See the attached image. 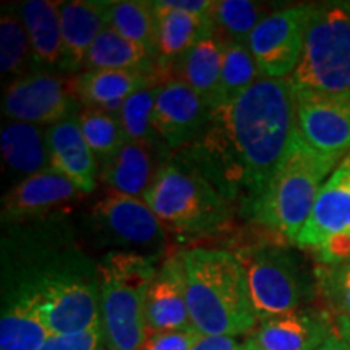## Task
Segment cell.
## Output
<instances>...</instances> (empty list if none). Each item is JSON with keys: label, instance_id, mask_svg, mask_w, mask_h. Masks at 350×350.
Returning a JSON list of instances; mask_svg holds the SVG:
<instances>
[{"label": "cell", "instance_id": "obj_1", "mask_svg": "<svg viewBox=\"0 0 350 350\" xmlns=\"http://www.w3.org/2000/svg\"><path fill=\"white\" fill-rule=\"evenodd\" d=\"M295 130L291 80L262 77L240 98L213 111L203 137L180 157L253 216Z\"/></svg>", "mask_w": 350, "mask_h": 350}, {"label": "cell", "instance_id": "obj_2", "mask_svg": "<svg viewBox=\"0 0 350 350\" xmlns=\"http://www.w3.org/2000/svg\"><path fill=\"white\" fill-rule=\"evenodd\" d=\"M191 325L206 336L248 334L258 319L247 271L234 253L196 247L182 252Z\"/></svg>", "mask_w": 350, "mask_h": 350}, {"label": "cell", "instance_id": "obj_3", "mask_svg": "<svg viewBox=\"0 0 350 350\" xmlns=\"http://www.w3.org/2000/svg\"><path fill=\"white\" fill-rule=\"evenodd\" d=\"M342 159L313 150L297 129L286 156L253 211V219L281 237L297 242L319 190Z\"/></svg>", "mask_w": 350, "mask_h": 350}, {"label": "cell", "instance_id": "obj_4", "mask_svg": "<svg viewBox=\"0 0 350 350\" xmlns=\"http://www.w3.org/2000/svg\"><path fill=\"white\" fill-rule=\"evenodd\" d=\"M143 200L165 229L183 237H206L226 229L234 204L182 157L159 169Z\"/></svg>", "mask_w": 350, "mask_h": 350}, {"label": "cell", "instance_id": "obj_5", "mask_svg": "<svg viewBox=\"0 0 350 350\" xmlns=\"http://www.w3.org/2000/svg\"><path fill=\"white\" fill-rule=\"evenodd\" d=\"M156 256L113 250L98 266L100 326L107 350H142L148 338L144 304Z\"/></svg>", "mask_w": 350, "mask_h": 350}, {"label": "cell", "instance_id": "obj_6", "mask_svg": "<svg viewBox=\"0 0 350 350\" xmlns=\"http://www.w3.org/2000/svg\"><path fill=\"white\" fill-rule=\"evenodd\" d=\"M288 80L295 90L350 91V3L312 7L301 59Z\"/></svg>", "mask_w": 350, "mask_h": 350}, {"label": "cell", "instance_id": "obj_7", "mask_svg": "<svg viewBox=\"0 0 350 350\" xmlns=\"http://www.w3.org/2000/svg\"><path fill=\"white\" fill-rule=\"evenodd\" d=\"M16 295L33 301L52 334H78L100 326L99 281L77 269L21 284Z\"/></svg>", "mask_w": 350, "mask_h": 350}, {"label": "cell", "instance_id": "obj_8", "mask_svg": "<svg viewBox=\"0 0 350 350\" xmlns=\"http://www.w3.org/2000/svg\"><path fill=\"white\" fill-rule=\"evenodd\" d=\"M240 258V256H239ZM258 323L301 308L310 282L300 261L281 247H261L240 258Z\"/></svg>", "mask_w": 350, "mask_h": 350}, {"label": "cell", "instance_id": "obj_9", "mask_svg": "<svg viewBox=\"0 0 350 350\" xmlns=\"http://www.w3.org/2000/svg\"><path fill=\"white\" fill-rule=\"evenodd\" d=\"M88 226L103 245L154 256L165 243V227L143 198L111 193L91 208Z\"/></svg>", "mask_w": 350, "mask_h": 350}, {"label": "cell", "instance_id": "obj_10", "mask_svg": "<svg viewBox=\"0 0 350 350\" xmlns=\"http://www.w3.org/2000/svg\"><path fill=\"white\" fill-rule=\"evenodd\" d=\"M310 13V5L282 8L256 26L247 46L261 77L281 80L295 72L304 52Z\"/></svg>", "mask_w": 350, "mask_h": 350}, {"label": "cell", "instance_id": "obj_11", "mask_svg": "<svg viewBox=\"0 0 350 350\" xmlns=\"http://www.w3.org/2000/svg\"><path fill=\"white\" fill-rule=\"evenodd\" d=\"M72 83L49 72L26 73L12 81L3 93L2 111L7 119L33 125H55L75 116Z\"/></svg>", "mask_w": 350, "mask_h": 350}, {"label": "cell", "instance_id": "obj_12", "mask_svg": "<svg viewBox=\"0 0 350 350\" xmlns=\"http://www.w3.org/2000/svg\"><path fill=\"white\" fill-rule=\"evenodd\" d=\"M295 100L297 129L305 142L323 154L347 156L350 152V91L295 90Z\"/></svg>", "mask_w": 350, "mask_h": 350}, {"label": "cell", "instance_id": "obj_13", "mask_svg": "<svg viewBox=\"0 0 350 350\" xmlns=\"http://www.w3.org/2000/svg\"><path fill=\"white\" fill-rule=\"evenodd\" d=\"M211 109L187 83L165 80L156 98L152 126L167 151H182L203 137Z\"/></svg>", "mask_w": 350, "mask_h": 350}, {"label": "cell", "instance_id": "obj_14", "mask_svg": "<svg viewBox=\"0 0 350 350\" xmlns=\"http://www.w3.org/2000/svg\"><path fill=\"white\" fill-rule=\"evenodd\" d=\"M350 232V156L321 187L308 221L297 237L300 248L318 250L327 240Z\"/></svg>", "mask_w": 350, "mask_h": 350}, {"label": "cell", "instance_id": "obj_15", "mask_svg": "<svg viewBox=\"0 0 350 350\" xmlns=\"http://www.w3.org/2000/svg\"><path fill=\"white\" fill-rule=\"evenodd\" d=\"M144 317L148 334L193 327L188 312L182 253L165 258L157 268L146 292Z\"/></svg>", "mask_w": 350, "mask_h": 350}, {"label": "cell", "instance_id": "obj_16", "mask_svg": "<svg viewBox=\"0 0 350 350\" xmlns=\"http://www.w3.org/2000/svg\"><path fill=\"white\" fill-rule=\"evenodd\" d=\"M336 332V323L323 310L301 306L260 321L250 340L258 350H318Z\"/></svg>", "mask_w": 350, "mask_h": 350}, {"label": "cell", "instance_id": "obj_17", "mask_svg": "<svg viewBox=\"0 0 350 350\" xmlns=\"http://www.w3.org/2000/svg\"><path fill=\"white\" fill-rule=\"evenodd\" d=\"M80 195L75 183L62 174L52 167L42 170L20 180L3 196L2 222L16 224L42 217Z\"/></svg>", "mask_w": 350, "mask_h": 350}, {"label": "cell", "instance_id": "obj_18", "mask_svg": "<svg viewBox=\"0 0 350 350\" xmlns=\"http://www.w3.org/2000/svg\"><path fill=\"white\" fill-rule=\"evenodd\" d=\"M52 169L67 177L83 195L93 193L98 183V159L78 125V113L46 130Z\"/></svg>", "mask_w": 350, "mask_h": 350}, {"label": "cell", "instance_id": "obj_19", "mask_svg": "<svg viewBox=\"0 0 350 350\" xmlns=\"http://www.w3.org/2000/svg\"><path fill=\"white\" fill-rule=\"evenodd\" d=\"M163 152L159 148L126 142L116 154L100 163L99 180L112 193L143 198L163 167Z\"/></svg>", "mask_w": 350, "mask_h": 350}, {"label": "cell", "instance_id": "obj_20", "mask_svg": "<svg viewBox=\"0 0 350 350\" xmlns=\"http://www.w3.org/2000/svg\"><path fill=\"white\" fill-rule=\"evenodd\" d=\"M156 18V64L159 72H169L185 52L213 31L211 16L165 7L163 0L151 2Z\"/></svg>", "mask_w": 350, "mask_h": 350}, {"label": "cell", "instance_id": "obj_21", "mask_svg": "<svg viewBox=\"0 0 350 350\" xmlns=\"http://www.w3.org/2000/svg\"><path fill=\"white\" fill-rule=\"evenodd\" d=\"M64 59L62 70L77 72L85 67V59L96 39L107 28L104 2L73 0L60 3Z\"/></svg>", "mask_w": 350, "mask_h": 350}, {"label": "cell", "instance_id": "obj_22", "mask_svg": "<svg viewBox=\"0 0 350 350\" xmlns=\"http://www.w3.org/2000/svg\"><path fill=\"white\" fill-rule=\"evenodd\" d=\"M222 52H224V44L211 31L201 38L193 47H190L172 67L177 75L175 78L187 83L211 109V112L222 106Z\"/></svg>", "mask_w": 350, "mask_h": 350}, {"label": "cell", "instance_id": "obj_23", "mask_svg": "<svg viewBox=\"0 0 350 350\" xmlns=\"http://www.w3.org/2000/svg\"><path fill=\"white\" fill-rule=\"evenodd\" d=\"M164 83L157 73L137 70H85L73 78V94L88 107L125 103L143 88Z\"/></svg>", "mask_w": 350, "mask_h": 350}, {"label": "cell", "instance_id": "obj_24", "mask_svg": "<svg viewBox=\"0 0 350 350\" xmlns=\"http://www.w3.org/2000/svg\"><path fill=\"white\" fill-rule=\"evenodd\" d=\"M60 3L62 2L26 0L16 7L31 44L33 62L38 67H62L64 42Z\"/></svg>", "mask_w": 350, "mask_h": 350}, {"label": "cell", "instance_id": "obj_25", "mask_svg": "<svg viewBox=\"0 0 350 350\" xmlns=\"http://www.w3.org/2000/svg\"><path fill=\"white\" fill-rule=\"evenodd\" d=\"M0 151L5 167L25 178L52 167L46 131L39 125L10 120L2 126Z\"/></svg>", "mask_w": 350, "mask_h": 350}, {"label": "cell", "instance_id": "obj_26", "mask_svg": "<svg viewBox=\"0 0 350 350\" xmlns=\"http://www.w3.org/2000/svg\"><path fill=\"white\" fill-rule=\"evenodd\" d=\"M86 70H137L161 73L150 51L107 26L99 34L85 59Z\"/></svg>", "mask_w": 350, "mask_h": 350}, {"label": "cell", "instance_id": "obj_27", "mask_svg": "<svg viewBox=\"0 0 350 350\" xmlns=\"http://www.w3.org/2000/svg\"><path fill=\"white\" fill-rule=\"evenodd\" d=\"M52 336L36 306L25 295H16L2 312L0 350H39Z\"/></svg>", "mask_w": 350, "mask_h": 350}, {"label": "cell", "instance_id": "obj_28", "mask_svg": "<svg viewBox=\"0 0 350 350\" xmlns=\"http://www.w3.org/2000/svg\"><path fill=\"white\" fill-rule=\"evenodd\" d=\"M107 25L122 36L139 44L156 59V18L151 2H104Z\"/></svg>", "mask_w": 350, "mask_h": 350}, {"label": "cell", "instance_id": "obj_29", "mask_svg": "<svg viewBox=\"0 0 350 350\" xmlns=\"http://www.w3.org/2000/svg\"><path fill=\"white\" fill-rule=\"evenodd\" d=\"M260 3L250 0H221L214 2L211 10L213 31L222 42H237L247 46L250 34L266 16Z\"/></svg>", "mask_w": 350, "mask_h": 350}, {"label": "cell", "instance_id": "obj_30", "mask_svg": "<svg viewBox=\"0 0 350 350\" xmlns=\"http://www.w3.org/2000/svg\"><path fill=\"white\" fill-rule=\"evenodd\" d=\"M161 85L163 83H154V85L143 88V90L131 94L120 109L119 122L126 142L143 143L148 146L167 151V148L157 137L154 126H152L156 98Z\"/></svg>", "mask_w": 350, "mask_h": 350}, {"label": "cell", "instance_id": "obj_31", "mask_svg": "<svg viewBox=\"0 0 350 350\" xmlns=\"http://www.w3.org/2000/svg\"><path fill=\"white\" fill-rule=\"evenodd\" d=\"M33 59L31 44L18 10L3 7L0 18V70L13 81L26 75V67Z\"/></svg>", "mask_w": 350, "mask_h": 350}, {"label": "cell", "instance_id": "obj_32", "mask_svg": "<svg viewBox=\"0 0 350 350\" xmlns=\"http://www.w3.org/2000/svg\"><path fill=\"white\" fill-rule=\"evenodd\" d=\"M260 78L262 77L248 46L237 42H226L224 52H222L221 72L222 106L240 98Z\"/></svg>", "mask_w": 350, "mask_h": 350}, {"label": "cell", "instance_id": "obj_33", "mask_svg": "<svg viewBox=\"0 0 350 350\" xmlns=\"http://www.w3.org/2000/svg\"><path fill=\"white\" fill-rule=\"evenodd\" d=\"M78 125L88 146L100 163L116 154L126 143L119 117L99 107H86L78 112Z\"/></svg>", "mask_w": 350, "mask_h": 350}, {"label": "cell", "instance_id": "obj_34", "mask_svg": "<svg viewBox=\"0 0 350 350\" xmlns=\"http://www.w3.org/2000/svg\"><path fill=\"white\" fill-rule=\"evenodd\" d=\"M317 284L319 294L325 297L336 317H350V261L319 266Z\"/></svg>", "mask_w": 350, "mask_h": 350}, {"label": "cell", "instance_id": "obj_35", "mask_svg": "<svg viewBox=\"0 0 350 350\" xmlns=\"http://www.w3.org/2000/svg\"><path fill=\"white\" fill-rule=\"evenodd\" d=\"M39 350H107L103 326L78 334H52Z\"/></svg>", "mask_w": 350, "mask_h": 350}, {"label": "cell", "instance_id": "obj_36", "mask_svg": "<svg viewBox=\"0 0 350 350\" xmlns=\"http://www.w3.org/2000/svg\"><path fill=\"white\" fill-rule=\"evenodd\" d=\"M201 336L195 327L148 334L142 350H191Z\"/></svg>", "mask_w": 350, "mask_h": 350}, {"label": "cell", "instance_id": "obj_37", "mask_svg": "<svg viewBox=\"0 0 350 350\" xmlns=\"http://www.w3.org/2000/svg\"><path fill=\"white\" fill-rule=\"evenodd\" d=\"M191 350H245V342L232 336L201 334Z\"/></svg>", "mask_w": 350, "mask_h": 350}, {"label": "cell", "instance_id": "obj_38", "mask_svg": "<svg viewBox=\"0 0 350 350\" xmlns=\"http://www.w3.org/2000/svg\"><path fill=\"white\" fill-rule=\"evenodd\" d=\"M318 350H350V340L342 338V336L336 331Z\"/></svg>", "mask_w": 350, "mask_h": 350}, {"label": "cell", "instance_id": "obj_39", "mask_svg": "<svg viewBox=\"0 0 350 350\" xmlns=\"http://www.w3.org/2000/svg\"><path fill=\"white\" fill-rule=\"evenodd\" d=\"M336 331L342 338L350 340V317H336Z\"/></svg>", "mask_w": 350, "mask_h": 350}, {"label": "cell", "instance_id": "obj_40", "mask_svg": "<svg viewBox=\"0 0 350 350\" xmlns=\"http://www.w3.org/2000/svg\"><path fill=\"white\" fill-rule=\"evenodd\" d=\"M245 350H258V347L252 342L250 339H247V340H245Z\"/></svg>", "mask_w": 350, "mask_h": 350}, {"label": "cell", "instance_id": "obj_41", "mask_svg": "<svg viewBox=\"0 0 350 350\" xmlns=\"http://www.w3.org/2000/svg\"><path fill=\"white\" fill-rule=\"evenodd\" d=\"M347 156H350V152H349V154H347Z\"/></svg>", "mask_w": 350, "mask_h": 350}, {"label": "cell", "instance_id": "obj_42", "mask_svg": "<svg viewBox=\"0 0 350 350\" xmlns=\"http://www.w3.org/2000/svg\"><path fill=\"white\" fill-rule=\"evenodd\" d=\"M349 234H350V232H349Z\"/></svg>", "mask_w": 350, "mask_h": 350}]
</instances>
